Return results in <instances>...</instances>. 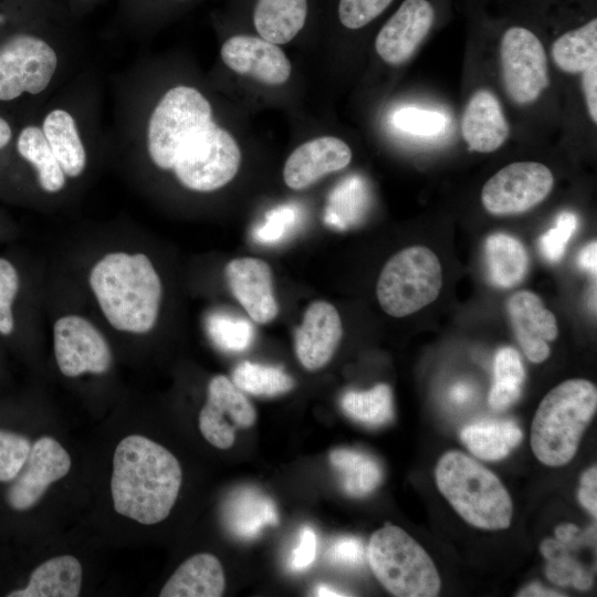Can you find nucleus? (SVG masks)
I'll return each mask as SVG.
<instances>
[{"mask_svg": "<svg viewBox=\"0 0 597 597\" xmlns=\"http://www.w3.org/2000/svg\"><path fill=\"white\" fill-rule=\"evenodd\" d=\"M42 132L64 174L80 176L86 154L73 117L66 111L54 109L44 118Z\"/></svg>", "mask_w": 597, "mask_h": 597, "instance_id": "obj_27", "label": "nucleus"}, {"mask_svg": "<svg viewBox=\"0 0 597 597\" xmlns=\"http://www.w3.org/2000/svg\"><path fill=\"white\" fill-rule=\"evenodd\" d=\"M461 132L473 151L491 153L505 143L510 127L492 92L479 90L471 96L462 115Z\"/></svg>", "mask_w": 597, "mask_h": 597, "instance_id": "obj_21", "label": "nucleus"}, {"mask_svg": "<svg viewBox=\"0 0 597 597\" xmlns=\"http://www.w3.org/2000/svg\"><path fill=\"white\" fill-rule=\"evenodd\" d=\"M342 335L337 310L325 301L311 303L295 333V352L300 363L308 370L324 367L333 357Z\"/></svg>", "mask_w": 597, "mask_h": 597, "instance_id": "obj_19", "label": "nucleus"}, {"mask_svg": "<svg viewBox=\"0 0 597 597\" xmlns=\"http://www.w3.org/2000/svg\"><path fill=\"white\" fill-rule=\"evenodd\" d=\"M578 533L579 528L572 523L562 524L555 530L556 538L565 544L570 545L575 544V542L578 540Z\"/></svg>", "mask_w": 597, "mask_h": 597, "instance_id": "obj_48", "label": "nucleus"}, {"mask_svg": "<svg viewBox=\"0 0 597 597\" xmlns=\"http://www.w3.org/2000/svg\"><path fill=\"white\" fill-rule=\"evenodd\" d=\"M392 121L399 129L419 136H432L444 128V117L441 114L416 107L397 111Z\"/></svg>", "mask_w": 597, "mask_h": 597, "instance_id": "obj_38", "label": "nucleus"}, {"mask_svg": "<svg viewBox=\"0 0 597 597\" xmlns=\"http://www.w3.org/2000/svg\"><path fill=\"white\" fill-rule=\"evenodd\" d=\"M232 381L242 391L263 397L279 396L294 387L293 378L283 369L251 362L234 368Z\"/></svg>", "mask_w": 597, "mask_h": 597, "instance_id": "obj_34", "label": "nucleus"}, {"mask_svg": "<svg viewBox=\"0 0 597 597\" xmlns=\"http://www.w3.org/2000/svg\"><path fill=\"white\" fill-rule=\"evenodd\" d=\"M82 584V566L76 557L63 555L48 559L31 574L24 588L8 597H76Z\"/></svg>", "mask_w": 597, "mask_h": 597, "instance_id": "obj_24", "label": "nucleus"}, {"mask_svg": "<svg viewBox=\"0 0 597 597\" xmlns=\"http://www.w3.org/2000/svg\"><path fill=\"white\" fill-rule=\"evenodd\" d=\"M433 20L429 1L405 0L376 36L378 55L392 65L406 62L429 33Z\"/></svg>", "mask_w": 597, "mask_h": 597, "instance_id": "obj_15", "label": "nucleus"}, {"mask_svg": "<svg viewBox=\"0 0 597 597\" xmlns=\"http://www.w3.org/2000/svg\"><path fill=\"white\" fill-rule=\"evenodd\" d=\"M307 10V0H256L253 24L264 40L285 44L304 28Z\"/></svg>", "mask_w": 597, "mask_h": 597, "instance_id": "obj_25", "label": "nucleus"}, {"mask_svg": "<svg viewBox=\"0 0 597 597\" xmlns=\"http://www.w3.org/2000/svg\"><path fill=\"white\" fill-rule=\"evenodd\" d=\"M240 163L241 151L233 137L211 122L182 144L172 169L186 188L208 192L230 182Z\"/></svg>", "mask_w": 597, "mask_h": 597, "instance_id": "obj_8", "label": "nucleus"}, {"mask_svg": "<svg viewBox=\"0 0 597 597\" xmlns=\"http://www.w3.org/2000/svg\"><path fill=\"white\" fill-rule=\"evenodd\" d=\"M212 121L209 101L196 88H170L155 107L148 124V153L156 166L172 169L182 144Z\"/></svg>", "mask_w": 597, "mask_h": 597, "instance_id": "obj_7", "label": "nucleus"}, {"mask_svg": "<svg viewBox=\"0 0 597 597\" xmlns=\"http://www.w3.org/2000/svg\"><path fill=\"white\" fill-rule=\"evenodd\" d=\"M597 409V389L589 380L568 379L542 399L531 427V448L542 463L562 467L578 449Z\"/></svg>", "mask_w": 597, "mask_h": 597, "instance_id": "obj_3", "label": "nucleus"}, {"mask_svg": "<svg viewBox=\"0 0 597 597\" xmlns=\"http://www.w3.org/2000/svg\"><path fill=\"white\" fill-rule=\"evenodd\" d=\"M90 284L113 327L130 333H146L154 327L161 282L145 254L108 253L92 269Z\"/></svg>", "mask_w": 597, "mask_h": 597, "instance_id": "obj_2", "label": "nucleus"}, {"mask_svg": "<svg viewBox=\"0 0 597 597\" xmlns=\"http://www.w3.org/2000/svg\"><path fill=\"white\" fill-rule=\"evenodd\" d=\"M578 264L582 269L596 276L597 271V242H589L579 253Z\"/></svg>", "mask_w": 597, "mask_h": 597, "instance_id": "obj_47", "label": "nucleus"}, {"mask_svg": "<svg viewBox=\"0 0 597 597\" xmlns=\"http://www.w3.org/2000/svg\"><path fill=\"white\" fill-rule=\"evenodd\" d=\"M525 371L520 354L512 347H502L494 357V381L489 405L498 411L514 404L521 396Z\"/></svg>", "mask_w": 597, "mask_h": 597, "instance_id": "obj_32", "label": "nucleus"}, {"mask_svg": "<svg viewBox=\"0 0 597 597\" xmlns=\"http://www.w3.org/2000/svg\"><path fill=\"white\" fill-rule=\"evenodd\" d=\"M18 150L38 171V180L46 192H56L65 184V174L54 156L42 128L28 126L19 135Z\"/></svg>", "mask_w": 597, "mask_h": 597, "instance_id": "obj_31", "label": "nucleus"}, {"mask_svg": "<svg viewBox=\"0 0 597 597\" xmlns=\"http://www.w3.org/2000/svg\"><path fill=\"white\" fill-rule=\"evenodd\" d=\"M57 57L44 40L17 34L0 48V100L11 101L22 93H41L56 70Z\"/></svg>", "mask_w": 597, "mask_h": 597, "instance_id": "obj_10", "label": "nucleus"}, {"mask_svg": "<svg viewBox=\"0 0 597 597\" xmlns=\"http://www.w3.org/2000/svg\"><path fill=\"white\" fill-rule=\"evenodd\" d=\"M71 459L53 438L42 437L30 449L28 459L7 492L9 505L17 511L32 507L48 486L67 474Z\"/></svg>", "mask_w": 597, "mask_h": 597, "instance_id": "obj_14", "label": "nucleus"}, {"mask_svg": "<svg viewBox=\"0 0 597 597\" xmlns=\"http://www.w3.org/2000/svg\"><path fill=\"white\" fill-rule=\"evenodd\" d=\"M11 139V128L6 119L0 117V148H3Z\"/></svg>", "mask_w": 597, "mask_h": 597, "instance_id": "obj_52", "label": "nucleus"}, {"mask_svg": "<svg viewBox=\"0 0 597 597\" xmlns=\"http://www.w3.org/2000/svg\"><path fill=\"white\" fill-rule=\"evenodd\" d=\"M207 328L212 342L229 353L243 352L254 337L253 327L247 320L223 313L210 315Z\"/></svg>", "mask_w": 597, "mask_h": 597, "instance_id": "obj_36", "label": "nucleus"}, {"mask_svg": "<svg viewBox=\"0 0 597 597\" xmlns=\"http://www.w3.org/2000/svg\"><path fill=\"white\" fill-rule=\"evenodd\" d=\"M366 548L360 538L356 536H341L329 545L326 558L335 565L356 568L365 563Z\"/></svg>", "mask_w": 597, "mask_h": 597, "instance_id": "obj_42", "label": "nucleus"}, {"mask_svg": "<svg viewBox=\"0 0 597 597\" xmlns=\"http://www.w3.org/2000/svg\"><path fill=\"white\" fill-rule=\"evenodd\" d=\"M580 504L594 516H597V469L596 465L587 469L580 478L578 490Z\"/></svg>", "mask_w": 597, "mask_h": 597, "instance_id": "obj_45", "label": "nucleus"}, {"mask_svg": "<svg viewBox=\"0 0 597 597\" xmlns=\"http://www.w3.org/2000/svg\"><path fill=\"white\" fill-rule=\"evenodd\" d=\"M367 558L379 583L398 597H433L438 570L427 552L402 528L386 523L370 537Z\"/></svg>", "mask_w": 597, "mask_h": 597, "instance_id": "obj_5", "label": "nucleus"}, {"mask_svg": "<svg viewBox=\"0 0 597 597\" xmlns=\"http://www.w3.org/2000/svg\"><path fill=\"white\" fill-rule=\"evenodd\" d=\"M500 57L503 85L513 103L531 104L549 85L546 52L532 31L522 27L507 29L501 40Z\"/></svg>", "mask_w": 597, "mask_h": 597, "instance_id": "obj_9", "label": "nucleus"}, {"mask_svg": "<svg viewBox=\"0 0 597 597\" xmlns=\"http://www.w3.org/2000/svg\"><path fill=\"white\" fill-rule=\"evenodd\" d=\"M517 596H531V597H559L564 596L555 590L543 587L540 584L533 583L524 587Z\"/></svg>", "mask_w": 597, "mask_h": 597, "instance_id": "obj_49", "label": "nucleus"}, {"mask_svg": "<svg viewBox=\"0 0 597 597\" xmlns=\"http://www.w3.org/2000/svg\"><path fill=\"white\" fill-rule=\"evenodd\" d=\"M220 53L229 69L266 85H281L291 74V63L282 49L261 36L233 35L226 40Z\"/></svg>", "mask_w": 597, "mask_h": 597, "instance_id": "obj_16", "label": "nucleus"}, {"mask_svg": "<svg viewBox=\"0 0 597 597\" xmlns=\"http://www.w3.org/2000/svg\"><path fill=\"white\" fill-rule=\"evenodd\" d=\"M552 56L555 64L567 73L583 72L597 63V19L555 40Z\"/></svg>", "mask_w": 597, "mask_h": 597, "instance_id": "obj_30", "label": "nucleus"}, {"mask_svg": "<svg viewBox=\"0 0 597 597\" xmlns=\"http://www.w3.org/2000/svg\"><path fill=\"white\" fill-rule=\"evenodd\" d=\"M30 449L25 437L0 430V482L12 481L19 474Z\"/></svg>", "mask_w": 597, "mask_h": 597, "instance_id": "obj_37", "label": "nucleus"}, {"mask_svg": "<svg viewBox=\"0 0 597 597\" xmlns=\"http://www.w3.org/2000/svg\"><path fill=\"white\" fill-rule=\"evenodd\" d=\"M352 160V150L342 139L322 136L295 148L287 157L283 178L287 187L301 190L331 172L345 168Z\"/></svg>", "mask_w": 597, "mask_h": 597, "instance_id": "obj_20", "label": "nucleus"}, {"mask_svg": "<svg viewBox=\"0 0 597 597\" xmlns=\"http://www.w3.org/2000/svg\"><path fill=\"white\" fill-rule=\"evenodd\" d=\"M485 262L490 281L503 289L520 284L528 271L530 259L519 239L494 233L485 240Z\"/></svg>", "mask_w": 597, "mask_h": 597, "instance_id": "obj_26", "label": "nucleus"}, {"mask_svg": "<svg viewBox=\"0 0 597 597\" xmlns=\"http://www.w3.org/2000/svg\"><path fill=\"white\" fill-rule=\"evenodd\" d=\"M583 90L593 122L597 123V63L583 71Z\"/></svg>", "mask_w": 597, "mask_h": 597, "instance_id": "obj_46", "label": "nucleus"}, {"mask_svg": "<svg viewBox=\"0 0 597 597\" xmlns=\"http://www.w3.org/2000/svg\"><path fill=\"white\" fill-rule=\"evenodd\" d=\"M553 185V174L545 165L535 161L512 163L484 184L481 200L492 214H517L541 203Z\"/></svg>", "mask_w": 597, "mask_h": 597, "instance_id": "obj_11", "label": "nucleus"}, {"mask_svg": "<svg viewBox=\"0 0 597 597\" xmlns=\"http://www.w3.org/2000/svg\"><path fill=\"white\" fill-rule=\"evenodd\" d=\"M472 398V389L467 384H457L450 391V399L457 404L462 405L468 402Z\"/></svg>", "mask_w": 597, "mask_h": 597, "instance_id": "obj_50", "label": "nucleus"}, {"mask_svg": "<svg viewBox=\"0 0 597 597\" xmlns=\"http://www.w3.org/2000/svg\"><path fill=\"white\" fill-rule=\"evenodd\" d=\"M317 537L314 530L304 526L300 531L298 542L292 551L289 567L293 572H302L308 568L316 557Z\"/></svg>", "mask_w": 597, "mask_h": 597, "instance_id": "obj_44", "label": "nucleus"}, {"mask_svg": "<svg viewBox=\"0 0 597 597\" xmlns=\"http://www.w3.org/2000/svg\"><path fill=\"white\" fill-rule=\"evenodd\" d=\"M19 289V276L14 266L0 258V333L8 335L13 331L12 304Z\"/></svg>", "mask_w": 597, "mask_h": 597, "instance_id": "obj_41", "label": "nucleus"}, {"mask_svg": "<svg viewBox=\"0 0 597 597\" xmlns=\"http://www.w3.org/2000/svg\"><path fill=\"white\" fill-rule=\"evenodd\" d=\"M227 283L248 315L259 324L274 320L279 304L273 292L270 265L258 258H238L226 265Z\"/></svg>", "mask_w": 597, "mask_h": 597, "instance_id": "obj_17", "label": "nucleus"}, {"mask_svg": "<svg viewBox=\"0 0 597 597\" xmlns=\"http://www.w3.org/2000/svg\"><path fill=\"white\" fill-rule=\"evenodd\" d=\"M226 587L219 559L208 553L185 561L160 590V597H219Z\"/></svg>", "mask_w": 597, "mask_h": 597, "instance_id": "obj_22", "label": "nucleus"}, {"mask_svg": "<svg viewBox=\"0 0 597 597\" xmlns=\"http://www.w3.org/2000/svg\"><path fill=\"white\" fill-rule=\"evenodd\" d=\"M54 354L63 375L75 377L84 373H105L112 354L100 331L87 320L69 315L54 324Z\"/></svg>", "mask_w": 597, "mask_h": 597, "instance_id": "obj_12", "label": "nucleus"}, {"mask_svg": "<svg viewBox=\"0 0 597 597\" xmlns=\"http://www.w3.org/2000/svg\"><path fill=\"white\" fill-rule=\"evenodd\" d=\"M441 286L438 256L425 245H411L394 254L384 265L376 294L388 315L404 317L432 303Z\"/></svg>", "mask_w": 597, "mask_h": 597, "instance_id": "obj_6", "label": "nucleus"}, {"mask_svg": "<svg viewBox=\"0 0 597 597\" xmlns=\"http://www.w3.org/2000/svg\"><path fill=\"white\" fill-rule=\"evenodd\" d=\"M341 404L348 417L368 426L384 425L394 415L392 395L386 384H378L364 391H347Z\"/></svg>", "mask_w": 597, "mask_h": 597, "instance_id": "obj_33", "label": "nucleus"}, {"mask_svg": "<svg viewBox=\"0 0 597 597\" xmlns=\"http://www.w3.org/2000/svg\"><path fill=\"white\" fill-rule=\"evenodd\" d=\"M314 594L321 597H336V596H347V594L342 593L331 586L325 584H320L315 587Z\"/></svg>", "mask_w": 597, "mask_h": 597, "instance_id": "obj_51", "label": "nucleus"}, {"mask_svg": "<svg viewBox=\"0 0 597 597\" xmlns=\"http://www.w3.org/2000/svg\"><path fill=\"white\" fill-rule=\"evenodd\" d=\"M577 228V217L569 211L562 212L555 226L540 239V249L549 262H558L564 255L566 244Z\"/></svg>", "mask_w": 597, "mask_h": 597, "instance_id": "obj_40", "label": "nucleus"}, {"mask_svg": "<svg viewBox=\"0 0 597 597\" xmlns=\"http://www.w3.org/2000/svg\"><path fill=\"white\" fill-rule=\"evenodd\" d=\"M296 221V214L290 207H282L268 213L265 222L254 232L261 243H276L282 240Z\"/></svg>", "mask_w": 597, "mask_h": 597, "instance_id": "obj_43", "label": "nucleus"}, {"mask_svg": "<svg viewBox=\"0 0 597 597\" xmlns=\"http://www.w3.org/2000/svg\"><path fill=\"white\" fill-rule=\"evenodd\" d=\"M541 552L547 559V578L562 586L572 585L579 590L591 587L590 573L572 555L568 554L567 544L557 538H547L541 544Z\"/></svg>", "mask_w": 597, "mask_h": 597, "instance_id": "obj_35", "label": "nucleus"}, {"mask_svg": "<svg viewBox=\"0 0 597 597\" xmlns=\"http://www.w3.org/2000/svg\"><path fill=\"white\" fill-rule=\"evenodd\" d=\"M436 482L455 512L483 530L509 527L513 513L510 494L489 469L459 451L444 453L436 468Z\"/></svg>", "mask_w": 597, "mask_h": 597, "instance_id": "obj_4", "label": "nucleus"}, {"mask_svg": "<svg viewBox=\"0 0 597 597\" xmlns=\"http://www.w3.org/2000/svg\"><path fill=\"white\" fill-rule=\"evenodd\" d=\"M515 337L528 360L542 363L548 358V342L558 335L555 315L540 296L531 291L514 293L506 303Z\"/></svg>", "mask_w": 597, "mask_h": 597, "instance_id": "obj_18", "label": "nucleus"}, {"mask_svg": "<svg viewBox=\"0 0 597 597\" xmlns=\"http://www.w3.org/2000/svg\"><path fill=\"white\" fill-rule=\"evenodd\" d=\"M181 481L178 460L159 443L132 434L117 444L111 491L121 515L147 525L161 522L177 500Z\"/></svg>", "mask_w": 597, "mask_h": 597, "instance_id": "obj_1", "label": "nucleus"}, {"mask_svg": "<svg viewBox=\"0 0 597 597\" xmlns=\"http://www.w3.org/2000/svg\"><path fill=\"white\" fill-rule=\"evenodd\" d=\"M179 1H185V0H179Z\"/></svg>", "mask_w": 597, "mask_h": 597, "instance_id": "obj_53", "label": "nucleus"}, {"mask_svg": "<svg viewBox=\"0 0 597 597\" xmlns=\"http://www.w3.org/2000/svg\"><path fill=\"white\" fill-rule=\"evenodd\" d=\"M256 415L253 406L232 380L214 376L208 386L207 402L199 413V429L205 439L219 449H229L235 431L251 427Z\"/></svg>", "mask_w": 597, "mask_h": 597, "instance_id": "obj_13", "label": "nucleus"}, {"mask_svg": "<svg viewBox=\"0 0 597 597\" xmlns=\"http://www.w3.org/2000/svg\"><path fill=\"white\" fill-rule=\"evenodd\" d=\"M394 0H339L337 14L347 29H360L380 15Z\"/></svg>", "mask_w": 597, "mask_h": 597, "instance_id": "obj_39", "label": "nucleus"}, {"mask_svg": "<svg viewBox=\"0 0 597 597\" xmlns=\"http://www.w3.org/2000/svg\"><path fill=\"white\" fill-rule=\"evenodd\" d=\"M329 461L339 473L343 489L348 495H367L381 481L379 463L367 453L345 448L335 449L329 453Z\"/></svg>", "mask_w": 597, "mask_h": 597, "instance_id": "obj_29", "label": "nucleus"}, {"mask_svg": "<svg viewBox=\"0 0 597 597\" xmlns=\"http://www.w3.org/2000/svg\"><path fill=\"white\" fill-rule=\"evenodd\" d=\"M223 519L228 530L243 540L254 538L265 526L279 522L273 501L252 488H242L230 494Z\"/></svg>", "mask_w": 597, "mask_h": 597, "instance_id": "obj_23", "label": "nucleus"}, {"mask_svg": "<svg viewBox=\"0 0 597 597\" xmlns=\"http://www.w3.org/2000/svg\"><path fill=\"white\" fill-rule=\"evenodd\" d=\"M461 440L476 458L496 461L505 458L523 438L513 421H480L461 431Z\"/></svg>", "mask_w": 597, "mask_h": 597, "instance_id": "obj_28", "label": "nucleus"}]
</instances>
